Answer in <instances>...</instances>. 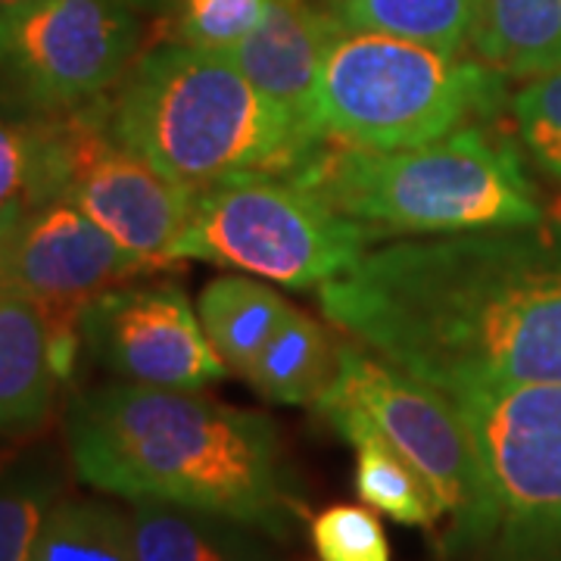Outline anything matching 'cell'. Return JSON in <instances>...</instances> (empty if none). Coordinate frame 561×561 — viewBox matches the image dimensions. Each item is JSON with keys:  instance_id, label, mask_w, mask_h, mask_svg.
Returning <instances> with one entry per match:
<instances>
[{"instance_id": "cell-22", "label": "cell", "mask_w": 561, "mask_h": 561, "mask_svg": "<svg viewBox=\"0 0 561 561\" xmlns=\"http://www.w3.org/2000/svg\"><path fill=\"white\" fill-rule=\"evenodd\" d=\"M32 561H135L131 512L101 500L54 502Z\"/></svg>"}, {"instance_id": "cell-28", "label": "cell", "mask_w": 561, "mask_h": 561, "mask_svg": "<svg viewBox=\"0 0 561 561\" xmlns=\"http://www.w3.org/2000/svg\"><path fill=\"white\" fill-rule=\"evenodd\" d=\"M22 0H0V10H10V7H16Z\"/></svg>"}, {"instance_id": "cell-4", "label": "cell", "mask_w": 561, "mask_h": 561, "mask_svg": "<svg viewBox=\"0 0 561 561\" xmlns=\"http://www.w3.org/2000/svg\"><path fill=\"white\" fill-rule=\"evenodd\" d=\"M290 179L371 234L449 238L542 225L515 140L486 122L400 150L328 140Z\"/></svg>"}, {"instance_id": "cell-9", "label": "cell", "mask_w": 561, "mask_h": 561, "mask_svg": "<svg viewBox=\"0 0 561 561\" xmlns=\"http://www.w3.org/2000/svg\"><path fill=\"white\" fill-rule=\"evenodd\" d=\"M60 138L62 201L76 203L135 260L162 272L175 265L197 191L128 150L106 125L103 103L54 116Z\"/></svg>"}, {"instance_id": "cell-25", "label": "cell", "mask_w": 561, "mask_h": 561, "mask_svg": "<svg viewBox=\"0 0 561 561\" xmlns=\"http://www.w3.org/2000/svg\"><path fill=\"white\" fill-rule=\"evenodd\" d=\"M512 119L530 162L561 181V69L524 84L512 98Z\"/></svg>"}, {"instance_id": "cell-21", "label": "cell", "mask_w": 561, "mask_h": 561, "mask_svg": "<svg viewBox=\"0 0 561 561\" xmlns=\"http://www.w3.org/2000/svg\"><path fill=\"white\" fill-rule=\"evenodd\" d=\"M331 16L353 32H378L461 54L471 47L478 0H331Z\"/></svg>"}, {"instance_id": "cell-18", "label": "cell", "mask_w": 561, "mask_h": 561, "mask_svg": "<svg viewBox=\"0 0 561 561\" xmlns=\"http://www.w3.org/2000/svg\"><path fill=\"white\" fill-rule=\"evenodd\" d=\"M341 365V343L312 316L290 306L260 356L243 371L260 397L280 405H316Z\"/></svg>"}, {"instance_id": "cell-6", "label": "cell", "mask_w": 561, "mask_h": 561, "mask_svg": "<svg viewBox=\"0 0 561 561\" xmlns=\"http://www.w3.org/2000/svg\"><path fill=\"white\" fill-rule=\"evenodd\" d=\"M505 76L427 44L341 28L321 60L312 122L324 140L400 150L493 119Z\"/></svg>"}, {"instance_id": "cell-8", "label": "cell", "mask_w": 561, "mask_h": 561, "mask_svg": "<svg viewBox=\"0 0 561 561\" xmlns=\"http://www.w3.org/2000/svg\"><path fill=\"white\" fill-rule=\"evenodd\" d=\"M128 0H22L0 10V94L44 116L103 103L138 50Z\"/></svg>"}, {"instance_id": "cell-19", "label": "cell", "mask_w": 561, "mask_h": 561, "mask_svg": "<svg viewBox=\"0 0 561 561\" xmlns=\"http://www.w3.org/2000/svg\"><path fill=\"white\" fill-rule=\"evenodd\" d=\"M287 312L290 302L275 287L243 272L213 278L197 300V316L213 350L241 378Z\"/></svg>"}, {"instance_id": "cell-5", "label": "cell", "mask_w": 561, "mask_h": 561, "mask_svg": "<svg viewBox=\"0 0 561 561\" xmlns=\"http://www.w3.org/2000/svg\"><path fill=\"white\" fill-rule=\"evenodd\" d=\"M478 456V500L449 524V561H561V383L446 393Z\"/></svg>"}, {"instance_id": "cell-26", "label": "cell", "mask_w": 561, "mask_h": 561, "mask_svg": "<svg viewBox=\"0 0 561 561\" xmlns=\"http://www.w3.org/2000/svg\"><path fill=\"white\" fill-rule=\"evenodd\" d=\"M54 505L50 486L35 481L0 486V561H32L41 524Z\"/></svg>"}, {"instance_id": "cell-13", "label": "cell", "mask_w": 561, "mask_h": 561, "mask_svg": "<svg viewBox=\"0 0 561 561\" xmlns=\"http://www.w3.org/2000/svg\"><path fill=\"white\" fill-rule=\"evenodd\" d=\"M341 28V22L309 0H268L260 25L221 57L234 62L265 98L316 128L312 106L321 60Z\"/></svg>"}, {"instance_id": "cell-10", "label": "cell", "mask_w": 561, "mask_h": 561, "mask_svg": "<svg viewBox=\"0 0 561 561\" xmlns=\"http://www.w3.org/2000/svg\"><path fill=\"white\" fill-rule=\"evenodd\" d=\"M319 405H350L409 459L459 522L478 500V456L453 400L365 346L341 343V365Z\"/></svg>"}, {"instance_id": "cell-20", "label": "cell", "mask_w": 561, "mask_h": 561, "mask_svg": "<svg viewBox=\"0 0 561 561\" xmlns=\"http://www.w3.org/2000/svg\"><path fill=\"white\" fill-rule=\"evenodd\" d=\"M62 197L57 122L0 119V231H13L28 213Z\"/></svg>"}, {"instance_id": "cell-3", "label": "cell", "mask_w": 561, "mask_h": 561, "mask_svg": "<svg viewBox=\"0 0 561 561\" xmlns=\"http://www.w3.org/2000/svg\"><path fill=\"white\" fill-rule=\"evenodd\" d=\"M103 116L128 150L191 191L238 175H294L328 144L228 57L179 41L135 57Z\"/></svg>"}, {"instance_id": "cell-27", "label": "cell", "mask_w": 561, "mask_h": 561, "mask_svg": "<svg viewBox=\"0 0 561 561\" xmlns=\"http://www.w3.org/2000/svg\"><path fill=\"white\" fill-rule=\"evenodd\" d=\"M13 234V231H10ZM10 234L0 231V272H3V260H7V243H10Z\"/></svg>"}, {"instance_id": "cell-23", "label": "cell", "mask_w": 561, "mask_h": 561, "mask_svg": "<svg viewBox=\"0 0 561 561\" xmlns=\"http://www.w3.org/2000/svg\"><path fill=\"white\" fill-rule=\"evenodd\" d=\"M268 0H153L165 32L179 44L228 54L265 16Z\"/></svg>"}, {"instance_id": "cell-24", "label": "cell", "mask_w": 561, "mask_h": 561, "mask_svg": "<svg viewBox=\"0 0 561 561\" xmlns=\"http://www.w3.org/2000/svg\"><path fill=\"white\" fill-rule=\"evenodd\" d=\"M319 561H393L381 518L371 505L334 502L309 524Z\"/></svg>"}, {"instance_id": "cell-15", "label": "cell", "mask_w": 561, "mask_h": 561, "mask_svg": "<svg viewBox=\"0 0 561 561\" xmlns=\"http://www.w3.org/2000/svg\"><path fill=\"white\" fill-rule=\"evenodd\" d=\"M50 321L38 302L0 290V431L35 427L60 383Z\"/></svg>"}, {"instance_id": "cell-7", "label": "cell", "mask_w": 561, "mask_h": 561, "mask_svg": "<svg viewBox=\"0 0 561 561\" xmlns=\"http://www.w3.org/2000/svg\"><path fill=\"white\" fill-rule=\"evenodd\" d=\"M371 238L290 175H238L197 191L175 260L319 290L353 268Z\"/></svg>"}, {"instance_id": "cell-17", "label": "cell", "mask_w": 561, "mask_h": 561, "mask_svg": "<svg viewBox=\"0 0 561 561\" xmlns=\"http://www.w3.org/2000/svg\"><path fill=\"white\" fill-rule=\"evenodd\" d=\"M471 50L505 79L561 69V0H478Z\"/></svg>"}, {"instance_id": "cell-1", "label": "cell", "mask_w": 561, "mask_h": 561, "mask_svg": "<svg viewBox=\"0 0 561 561\" xmlns=\"http://www.w3.org/2000/svg\"><path fill=\"white\" fill-rule=\"evenodd\" d=\"M319 302L443 393L561 383V234L540 225L383 243L319 287Z\"/></svg>"}, {"instance_id": "cell-16", "label": "cell", "mask_w": 561, "mask_h": 561, "mask_svg": "<svg viewBox=\"0 0 561 561\" xmlns=\"http://www.w3.org/2000/svg\"><path fill=\"white\" fill-rule=\"evenodd\" d=\"M319 412L356 449V493L365 505L405 527H437L449 518L427 478L402 459L365 415L350 405H319Z\"/></svg>"}, {"instance_id": "cell-2", "label": "cell", "mask_w": 561, "mask_h": 561, "mask_svg": "<svg viewBox=\"0 0 561 561\" xmlns=\"http://www.w3.org/2000/svg\"><path fill=\"white\" fill-rule=\"evenodd\" d=\"M69 461L81 483L128 502H175L287 534L294 493L275 424L201 390L106 383L66 415Z\"/></svg>"}, {"instance_id": "cell-12", "label": "cell", "mask_w": 561, "mask_h": 561, "mask_svg": "<svg viewBox=\"0 0 561 561\" xmlns=\"http://www.w3.org/2000/svg\"><path fill=\"white\" fill-rule=\"evenodd\" d=\"M140 275H157L113 241L76 203L50 201L13 228L0 290L38 302L47 319L79 321L81 309L103 290Z\"/></svg>"}, {"instance_id": "cell-14", "label": "cell", "mask_w": 561, "mask_h": 561, "mask_svg": "<svg viewBox=\"0 0 561 561\" xmlns=\"http://www.w3.org/2000/svg\"><path fill=\"white\" fill-rule=\"evenodd\" d=\"M135 561H278L265 530L175 502H131Z\"/></svg>"}, {"instance_id": "cell-11", "label": "cell", "mask_w": 561, "mask_h": 561, "mask_svg": "<svg viewBox=\"0 0 561 561\" xmlns=\"http://www.w3.org/2000/svg\"><path fill=\"white\" fill-rule=\"evenodd\" d=\"M81 343L119 381L203 390L228 378L179 284H119L81 309Z\"/></svg>"}]
</instances>
